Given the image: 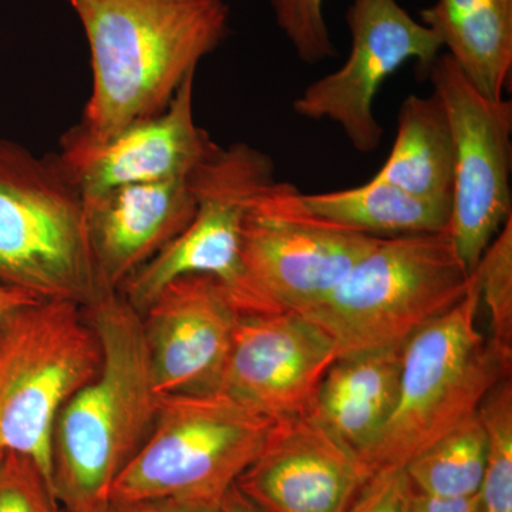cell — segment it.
Returning <instances> with one entry per match:
<instances>
[{"label": "cell", "instance_id": "cell-29", "mask_svg": "<svg viewBox=\"0 0 512 512\" xmlns=\"http://www.w3.org/2000/svg\"><path fill=\"white\" fill-rule=\"evenodd\" d=\"M35 301H37V299L32 298L28 293L18 291V289L6 288V286H0V313Z\"/></svg>", "mask_w": 512, "mask_h": 512}, {"label": "cell", "instance_id": "cell-17", "mask_svg": "<svg viewBox=\"0 0 512 512\" xmlns=\"http://www.w3.org/2000/svg\"><path fill=\"white\" fill-rule=\"evenodd\" d=\"M404 346L338 359L326 373L313 414L357 458L375 446L399 397Z\"/></svg>", "mask_w": 512, "mask_h": 512}, {"label": "cell", "instance_id": "cell-19", "mask_svg": "<svg viewBox=\"0 0 512 512\" xmlns=\"http://www.w3.org/2000/svg\"><path fill=\"white\" fill-rule=\"evenodd\" d=\"M454 148L446 110L436 94L403 101L399 127L386 163L376 180L451 207Z\"/></svg>", "mask_w": 512, "mask_h": 512}, {"label": "cell", "instance_id": "cell-20", "mask_svg": "<svg viewBox=\"0 0 512 512\" xmlns=\"http://www.w3.org/2000/svg\"><path fill=\"white\" fill-rule=\"evenodd\" d=\"M302 202L313 217L369 237L426 234L444 231L450 224L448 205L423 200L376 178L349 190L302 192Z\"/></svg>", "mask_w": 512, "mask_h": 512}, {"label": "cell", "instance_id": "cell-21", "mask_svg": "<svg viewBox=\"0 0 512 512\" xmlns=\"http://www.w3.org/2000/svg\"><path fill=\"white\" fill-rule=\"evenodd\" d=\"M485 454L487 440L477 414L414 457L404 471L410 485L420 493L444 498L474 497L483 485Z\"/></svg>", "mask_w": 512, "mask_h": 512}, {"label": "cell", "instance_id": "cell-6", "mask_svg": "<svg viewBox=\"0 0 512 512\" xmlns=\"http://www.w3.org/2000/svg\"><path fill=\"white\" fill-rule=\"evenodd\" d=\"M272 424L222 390L163 394L154 429L114 481L110 500L221 507Z\"/></svg>", "mask_w": 512, "mask_h": 512}, {"label": "cell", "instance_id": "cell-1", "mask_svg": "<svg viewBox=\"0 0 512 512\" xmlns=\"http://www.w3.org/2000/svg\"><path fill=\"white\" fill-rule=\"evenodd\" d=\"M86 35L92 92L79 126L109 137L167 109L224 42V0H66Z\"/></svg>", "mask_w": 512, "mask_h": 512}, {"label": "cell", "instance_id": "cell-25", "mask_svg": "<svg viewBox=\"0 0 512 512\" xmlns=\"http://www.w3.org/2000/svg\"><path fill=\"white\" fill-rule=\"evenodd\" d=\"M0 512H60L52 483L26 454L0 457Z\"/></svg>", "mask_w": 512, "mask_h": 512}, {"label": "cell", "instance_id": "cell-27", "mask_svg": "<svg viewBox=\"0 0 512 512\" xmlns=\"http://www.w3.org/2000/svg\"><path fill=\"white\" fill-rule=\"evenodd\" d=\"M407 512H483L480 494L468 498H444L410 491Z\"/></svg>", "mask_w": 512, "mask_h": 512}, {"label": "cell", "instance_id": "cell-31", "mask_svg": "<svg viewBox=\"0 0 512 512\" xmlns=\"http://www.w3.org/2000/svg\"><path fill=\"white\" fill-rule=\"evenodd\" d=\"M2 456H3V453H0V457H2Z\"/></svg>", "mask_w": 512, "mask_h": 512}, {"label": "cell", "instance_id": "cell-14", "mask_svg": "<svg viewBox=\"0 0 512 512\" xmlns=\"http://www.w3.org/2000/svg\"><path fill=\"white\" fill-rule=\"evenodd\" d=\"M241 315L214 276H181L165 286L141 313L157 392L220 390Z\"/></svg>", "mask_w": 512, "mask_h": 512}, {"label": "cell", "instance_id": "cell-23", "mask_svg": "<svg viewBox=\"0 0 512 512\" xmlns=\"http://www.w3.org/2000/svg\"><path fill=\"white\" fill-rule=\"evenodd\" d=\"M488 318V339L512 355V218L485 249L473 274Z\"/></svg>", "mask_w": 512, "mask_h": 512}, {"label": "cell", "instance_id": "cell-11", "mask_svg": "<svg viewBox=\"0 0 512 512\" xmlns=\"http://www.w3.org/2000/svg\"><path fill=\"white\" fill-rule=\"evenodd\" d=\"M346 23L352 35L348 60L306 87L292 109L303 119L338 124L353 148L367 154L380 146L384 134L375 116L383 83L410 60L429 72L443 45L397 0H352Z\"/></svg>", "mask_w": 512, "mask_h": 512}, {"label": "cell", "instance_id": "cell-9", "mask_svg": "<svg viewBox=\"0 0 512 512\" xmlns=\"http://www.w3.org/2000/svg\"><path fill=\"white\" fill-rule=\"evenodd\" d=\"M274 181L275 165L268 154L245 143H215L188 175L197 204L190 224L124 282L119 291L123 298L141 315L175 279L210 275L237 305L245 218L256 195Z\"/></svg>", "mask_w": 512, "mask_h": 512}, {"label": "cell", "instance_id": "cell-5", "mask_svg": "<svg viewBox=\"0 0 512 512\" xmlns=\"http://www.w3.org/2000/svg\"><path fill=\"white\" fill-rule=\"evenodd\" d=\"M0 286L37 301L92 305L103 295L84 200L53 156L0 137Z\"/></svg>", "mask_w": 512, "mask_h": 512}, {"label": "cell", "instance_id": "cell-28", "mask_svg": "<svg viewBox=\"0 0 512 512\" xmlns=\"http://www.w3.org/2000/svg\"><path fill=\"white\" fill-rule=\"evenodd\" d=\"M60 512H66L60 508ZM92 512H222L221 507L170 500L113 501Z\"/></svg>", "mask_w": 512, "mask_h": 512}, {"label": "cell", "instance_id": "cell-12", "mask_svg": "<svg viewBox=\"0 0 512 512\" xmlns=\"http://www.w3.org/2000/svg\"><path fill=\"white\" fill-rule=\"evenodd\" d=\"M195 74L167 109L96 138L77 124L60 141L57 163L83 198L126 185L187 178L214 146L194 117Z\"/></svg>", "mask_w": 512, "mask_h": 512}, {"label": "cell", "instance_id": "cell-30", "mask_svg": "<svg viewBox=\"0 0 512 512\" xmlns=\"http://www.w3.org/2000/svg\"><path fill=\"white\" fill-rule=\"evenodd\" d=\"M222 512H258L255 510L254 505L249 503L247 498L239 493L238 488L232 487L225 495L221 503Z\"/></svg>", "mask_w": 512, "mask_h": 512}, {"label": "cell", "instance_id": "cell-22", "mask_svg": "<svg viewBox=\"0 0 512 512\" xmlns=\"http://www.w3.org/2000/svg\"><path fill=\"white\" fill-rule=\"evenodd\" d=\"M478 419L487 454L480 490L483 512H512V379L505 377L485 396Z\"/></svg>", "mask_w": 512, "mask_h": 512}, {"label": "cell", "instance_id": "cell-24", "mask_svg": "<svg viewBox=\"0 0 512 512\" xmlns=\"http://www.w3.org/2000/svg\"><path fill=\"white\" fill-rule=\"evenodd\" d=\"M326 0H271L275 23L302 62L338 56L325 18Z\"/></svg>", "mask_w": 512, "mask_h": 512}, {"label": "cell", "instance_id": "cell-16", "mask_svg": "<svg viewBox=\"0 0 512 512\" xmlns=\"http://www.w3.org/2000/svg\"><path fill=\"white\" fill-rule=\"evenodd\" d=\"M83 200L103 292H119L131 275L188 227L197 208L188 177L126 185Z\"/></svg>", "mask_w": 512, "mask_h": 512}, {"label": "cell", "instance_id": "cell-4", "mask_svg": "<svg viewBox=\"0 0 512 512\" xmlns=\"http://www.w3.org/2000/svg\"><path fill=\"white\" fill-rule=\"evenodd\" d=\"M478 311L480 299L471 276L467 295L404 346L396 407L375 446L360 458L370 476L406 467L474 419L491 389L511 376V353L480 332Z\"/></svg>", "mask_w": 512, "mask_h": 512}, {"label": "cell", "instance_id": "cell-18", "mask_svg": "<svg viewBox=\"0 0 512 512\" xmlns=\"http://www.w3.org/2000/svg\"><path fill=\"white\" fill-rule=\"evenodd\" d=\"M420 22L490 99H503L512 70V0H436Z\"/></svg>", "mask_w": 512, "mask_h": 512}, {"label": "cell", "instance_id": "cell-26", "mask_svg": "<svg viewBox=\"0 0 512 512\" xmlns=\"http://www.w3.org/2000/svg\"><path fill=\"white\" fill-rule=\"evenodd\" d=\"M410 485L404 468L373 473L346 512H407Z\"/></svg>", "mask_w": 512, "mask_h": 512}, {"label": "cell", "instance_id": "cell-13", "mask_svg": "<svg viewBox=\"0 0 512 512\" xmlns=\"http://www.w3.org/2000/svg\"><path fill=\"white\" fill-rule=\"evenodd\" d=\"M336 360L329 336L299 312L241 315L220 390L272 421L303 416Z\"/></svg>", "mask_w": 512, "mask_h": 512}, {"label": "cell", "instance_id": "cell-8", "mask_svg": "<svg viewBox=\"0 0 512 512\" xmlns=\"http://www.w3.org/2000/svg\"><path fill=\"white\" fill-rule=\"evenodd\" d=\"M380 238L313 217L302 192L274 181L256 195L242 229V315L301 312L325 299Z\"/></svg>", "mask_w": 512, "mask_h": 512}, {"label": "cell", "instance_id": "cell-2", "mask_svg": "<svg viewBox=\"0 0 512 512\" xmlns=\"http://www.w3.org/2000/svg\"><path fill=\"white\" fill-rule=\"evenodd\" d=\"M103 350L97 375L57 417L52 485L66 512H92L110 501L114 481L146 444L163 394L157 392L141 315L120 292L84 308Z\"/></svg>", "mask_w": 512, "mask_h": 512}, {"label": "cell", "instance_id": "cell-3", "mask_svg": "<svg viewBox=\"0 0 512 512\" xmlns=\"http://www.w3.org/2000/svg\"><path fill=\"white\" fill-rule=\"evenodd\" d=\"M471 286L450 231L380 238L322 301L299 312L338 359L399 348L451 311Z\"/></svg>", "mask_w": 512, "mask_h": 512}, {"label": "cell", "instance_id": "cell-7", "mask_svg": "<svg viewBox=\"0 0 512 512\" xmlns=\"http://www.w3.org/2000/svg\"><path fill=\"white\" fill-rule=\"evenodd\" d=\"M101 362L83 306L35 301L0 313V453L32 457L52 483L57 417Z\"/></svg>", "mask_w": 512, "mask_h": 512}, {"label": "cell", "instance_id": "cell-10", "mask_svg": "<svg viewBox=\"0 0 512 512\" xmlns=\"http://www.w3.org/2000/svg\"><path fill=\"white\" fill-rule=\"evenodd\" d=\"M450 123L454 148L448 231L468 274L512 218V103L478 92L447 53L429 72Z\"/></svg>", "mask_w": 512, "mask_h": 512}, {"label": "cell", "instance_id": "cell-15", "mask_svg": "<svg viewBox=\"0 0 512 512\" xmlns=\"http://www.w3.org/2000/svg\"><path fill=\"white\" fill-rule=\"evenodd\" d=\"M369 477L356 454L309 413L274 421L235 487L258 512H346Z\"/></svg>", "mask_w": 512, "mask_h": 512}]
</instances>
